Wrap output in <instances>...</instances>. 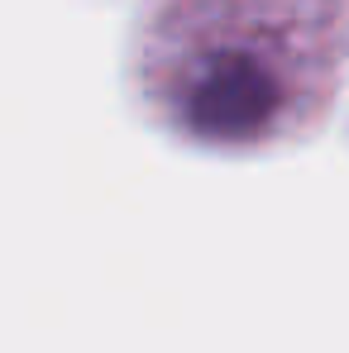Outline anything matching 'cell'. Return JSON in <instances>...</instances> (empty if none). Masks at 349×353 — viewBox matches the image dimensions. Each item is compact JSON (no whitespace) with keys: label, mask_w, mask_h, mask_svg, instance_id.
Here are the masks:
<instances>
[{"label":"cell","mask_w":349,"mask_h":353,"mask_svg":"<svg viewBox=\"0 0 349 353\" xmlns=\"http://www.w3.org/2000/svg\"><path fill=\"white\" fill-rule=\"evenodd\" d=\"M283 105L278 77L239 48H211L182 81V119L206 139H254Z\"/></svg>","instance_id":"obj_1"}]
</instances>
